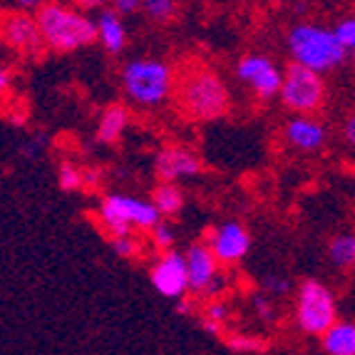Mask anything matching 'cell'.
Returning <instances> with one entry per match:
<instances>
[{
    "label": "cell",
    "instance_id": "6da1fadb",
    "mask_svg": "<svg viewBox=\"0 0 355 355\" xmlns=\"http://www.w3.org/2000/svg\"><path fill=\"white\" fill-rule=\"evenodd\" d=\"M172 102L189 122H216L229 112V89L209 62L187 58L174 70Z\"/></svg>",
    "mask_w": 355,
    "mask_h": 355
},
{
    "label": "cell",
    "instance_id": "7a4b0ae2",
    "mask_svg": "<svg viewBox=\"0 0 355 355\" xmlns=\"http://www.w3.org/2000/svg\"><path fill=\"white\" fill-rule=\"evenodd\" d=\"M37 23L48 48L55 53H75L92 45L97 37V23L83 12L65 8L62 3H42L37 8Z\"/></svg>",
    "mask_w": 355,
    "mask_h": 355
},
{
    "label": "cell",
    "instance_id": "3957f363",
    "mask_svg": "<svg viewBox=\"0 0 355 355\" xmlns=\"http://www.w3.org/2000/svg\"><path fill=\"white\" fill-rule=\"evenodd\" d=\"M286 45H288L291 60L318 72H328L338 67L348 55V50L340 45L333 30L320 28L315 23H301L296 28H291Z\"/></svg>",
    "mask_w": 355,
    "mask_h": 355
},
{
    "label": "cell",
    "instance_id": "277c9868",
    "mask_svg": "<svg viewBox=\"0 0 355 355\" xmlns=\"http://www.w3.org/2000/svg\"><path fill=\"white\" fill-rule=\"evenodd\" d=\"M122 85L135 105L139 107H159L172 97L174 72L172 67L154 58L130 60L122 70Z\"/></svg>",
    "mask_w": 355,
    "mask_h": 355
},
{
    "label": "cell",
    "instance_id": "5b68a950",
    "mask_svg": "<svg viewBox=\"0 0 355 355\" xmlns=\"http://www.w3.org/2000/svg\"><path fill=\"white\" fill-rule=\"evenodd\" d=\"M97 221L110 239L132 234V229L152 231L162 221V211L154 202H144L127 194H107L97 209Z\"/></svg>",
    "mask_w": 355,
    "mask_h": 355
},
{
    "label": "cell",
    "instance_id": "8992f818",
    "mask_svg": "<svg viewBox=\"0 0 355 355\" xmlns=\"http://www.w3.org/2000/svg\"><path fill=\"white\" fill-rule=\"evenodd\" d=\"M323 72L311 70L301 62H291L284 72V85H281V102L286 110L293 114H315L326 102V83Z\"/></svg>",
    "mask_w": 355,
    "mask_h": 355
},
{
    "label": "cell",
    "instance_id": "52a82bcc",
    "mask_svg": "<svg viewBox=\"0 0 355 355\" xmlns=\"http://www.w3.org/2000/svg\"><path fill=\"white\" fill-rule=\"evenodd\" d=\"M336 298L320 281H303L296 296V323L306 336H323L336 323Z\"/></svg>",
    "mask_w": 355,
    "mask_h": 355
},
{
    "label": "cell",
    "instance_id": "ba28073f",
    "mask_svg": "<svg viewBox=\"0 0 355 355\" xmlns=\"http://www.w3.org/2000/svg\"><path fill=\"white\" fill-rule=\"evenodd\" d=\"M3 40L12 53L30 60H40L45 50H50L40 23H37V15H30V10H23V8L3 12Z\"/></svg>",
    "mask_w": 355,
    "mask_h": 355
},
{
    "label": "cell",
    "instance_id": "9c48e42d",
    "mask_svg": "<svg viewBox=\"0 0 355 355\" xmlns=\"http://www.w3.org/2000/svg\"><path fill=\"white\" fill-rule=\"evenodd\" d=\"M149 281H152L154 291L164 298H179L189 291V268H187V256L179 251L169 249L162 251V256L157 259V263L149 271Z\"/></svg>",
    "mask_w": 355,
    "mask_h": 355
},
{
    "label": "cell",
    "instance_id": "30bf717a",
    "mask_svg": "<svg viewBox=\"0 0 355 355\" xmlns=\"http://www.w3.org/2000/svg\"><path fill=\"white\" fill-rule=\"evenodd\" d=\"M236 75L241 83H246L261 100H271L281 92L284 85V72L273 65L266 55H246L239 60Z\"/></svg>",
    "mask_w": 355,
    "mask_h": 355
},
{
    "label": "cell",
    "instance_id": "8fae6325",
    "mask_svg": "<svg viewBox=\"0 0 355 355\" xmlns=\"http://www.w3.org/2000/svg\"><path fill=\"white\" fill-rule=\"evenodd\" d=\"M207 243L211 246L214 256L219 259L221 266H231V263H239L243 256L249 254L251 236L241 221L229 219L209 231Z\"/></svg>",
    "mask_w": 355,
    "mask_h": 355
},
{
    "label": "cell",
    "instance_id": "7c38bea8",
    "mask_svg": "<svg viewBox=\"0 0 355 355\" xmlns=\"http://www.w3.org/2000/svg\"><path fill=\"white\" fill-rule=\"evenodd\" d=\"M154 172L159 182H179L202 172V159L184 147H164L154 159Z\"/></svg>",
    "mask_w": 355,
    "mask_h": 355
},
{
    "label": "cell",
    "instance_id": "4fadbf2b",
    "mask_svg": "<svg viewBox=\"0 0 355 355\" xmlns=\"http://www.w3.org/2000/svg\"><path fill=\"white\" fill-rule=\"evenodd\" d=\"M284 139L296 152H318L326 144V127L313 114H296L286 122Z\"/></svg>",
    "mask_w": 355,
    "mask_h": 355
},
{
    "label": "cell",
    "instance_id": "5bb4252c",
    "mask_svg": "<svg viewBox=\"0 0 355 355\" xmlns=\"http://www.w3.org/2000/svg\"><path fill=\"white\" fill-rule=\"evenodd\" d=\"M184 256H187V268H189V291L207 293V288L219 273V259L214 256L209 243H191Z\"/></svg>",
    "mask_w": 355,
    "mask_h": 355
},
{
    "label": "cell",
    "instance_id": "9a60e30c",
    "mask_svg": "<svg viewBox=\"0 0 355 355\" xmlns=\"http://www.w3.org/2000/svg\"><path fill=\"white\" fill-rule=\"evenodd\" d=\"M97 40L102 42V48L107 53H122L127 45V30L122 25V18H119V12L114 10H102L100 18H97Z\"/></svg>",
    "mask_w": 355,
    "mask_h": 355
},
{
    "label": "cell",
    "instance_id": "2e32d148",
    "mask_svg": "<svg viewBox=\"0 0 355 355\" xmlns=\"http://www.w3.org/2000/svg\"><path fill=\"white\" fill-rule=\"evenodd\" d=\"M130 125V110L125 105H110L102 112L100 125H97V142L100 144H114L119 142L122 132Z\"/></svg>",
    "mask_w": 355,
    "mask_h": 355
},
{
    "label": "cell",
    "instance_id": "e0dca14e",
    "mask_svg": "<svg viewBox=\"0 0 355 355\" xmlns=\"http://www.w3.org/2000/svg\"><path fill=\"white\" fill-rule=\"evenodd\" d=\"M323 350L331 355H355V323L350 320H336L323 336H320Z\"/></svg>",
    "mask_w": 355,
    "mask_h": 355
},
{
    "label": "cell",
    "instance_id": "ac0fdd59",
    "mask_svg": "<svg viewBox=\"0 0 355 355\" xmlns=\"http://www.w3.org/2000/svg\"><path fill=\"white\" fill-rule=\"evenodd\" d=\"M152 202L162 211V216H174L184 207V191L174 182H159L152 194Z\"/></svg>",
    "mask_w": 355,
    "mask_h": 355
},
{
    "label": "cell",
    "instance_id": "d6986e66",
    "mask_svg": "<svg viewBox=\"0 0 355 355\" xmlns=\"http://www.w3.org/2000/svg\"><path fill=\"white\" fill-rule=\"evenodd\" d=\"M328 256L338 268H355V234H338L328 243Z\"/></svg>",
    "mask_w": 355,
    "mask_h": 355
},
{
    "label": "cell",
    "instance_id": "ffe728a7",
    "mask_svg": "<svg viewBox=\"0 0 355 355\" xmlns=\"http://www.w3.org/2000/svg\"><path fill=\"white\" fill-rule=\"evenodd\" d=\"M58 184L62 191H80L85 189V169H80L72 162H62L58 169Z\"/></svg>",
    "mask_w": 355,
    "mask_h": 355
},
{
    "label": "cell",
    "instance_id": "44dd1931",
    "mask_svg": "<svg viewBox=\"0 0 355 355\" xmlns=\"http://www.w3.org/2000/svg\"><path fill=\"white\" fill-rule=\"evenodd\" d=\"M142 12L152 23H169L177 12V0H142Z\"/></svg>",
    "mask_w": 355,
    "mask_h": 355
},
{
    "label": "cell",
    "instance_id": "7402d4cb",
    "mask_svg": "<svg viewBox=\"0 0 355 355\" xmlns=\"http://www.w3.org/2000/svg\"><path fill=\"white\" fill-rule=\"evenodd\" d=\"M226 348L234 350V353H263L266 345H263V340L251 336H229L226 338Z\"/></svg>",
    "mask_w": 355,
    "mask_h": 355
},
{
    "label": "cell",
    "instance_id": "603a6c76",
    "mask_svg": "<svg viewBox=\"0 0 355 355\" xmlns=\"http://www.w3.org/2000/svg\"><path fill=\"white\" fill-rule=\"evenodd\" d=\"M110 246L117 256L122 259H135L139 254V239L132 236V234H122V236H112L110 239Z\"/></svg>",
    "mask_w": 355,
    "mask_h": 355
},
{
    "label": "cell",
    "instance_id": "cb8c5ba5",
    "mask_svg": "<svg viewBox=\"0 0 355 355\" xmlns=\"http://www.w3.org/2000/svg\"><path fill=\"white\" fill-rule=\"evenodd\" d=\"M149 239H152V246L159 251H169L174 246V229L166 221H159L149 231Z\"/></svg>",
    "mask_w": 355,
    "mask_h": 355
},
{
    "label": "cell",
    "instance_id": "d4e9b609",
    "mask_svg": "<svg viewBox=\"0 0 355 355\" xmlns=\"http://www.w3.org/2000/svg\"><path fill=\"white\" fill-rule=\"evenodd\" d=\"M333 33H336V37L340 40V45H343L348 53H355V15L353 18L340 20V23L333 28Z\"/></svg>",
    "mask_w": 355,
    "mask_h": 355
},
{
    "label": "cell",
    "instance_id": "484cf974",
    "mask_svg": "<svg viewBox=\"0 0 355 355\" xmlns=\"http://www.w3.org/2000/svg\"><path fill=\"white\" fill-rule=\"evenodd\" d=\"M226 318H229V306H226L224 301H219V298H214V301L207 306V320H211V323H219V326H224Z\"/></svg>",
    "mask_w": 355,
    "mask_h": 355
},
{
    "label": "cell",
    "instance_id": "4316f807",
    "mask_svg": "<svg viewBox=\"0 0 355 355\" xmlns=\"http://www.w3.org/2000/svg\"><path fill=\"white\" fill-rule=\"evenodd\" d=\"M110 3L119 15H132V12L142 10V0H110Z\"/></svg>",
    "mask_w": 355,
    "mask_h": 355
},
{
    "label": "cell",
    "instance_id": "83f0119b",
    "mask_svg": "<svg viewBox=\"0 0 355 355\" xmlns=\"http://www.w3.org/2000/svg\"><path fill=\"white\" fill-rule=\"evenodd\" d=\"M263 286H266V291H271V293H279V296L288 293V288H291V284L286 279H273V276H268Z\"/></svg>",
    "mask_w": 355,
    "mask_h": 355
},
{
    "label": "cell",
    "instance_id": "f1b7e54d",
    "mask_svg": "<svg viewBox=\"0 0 355 355\" xmlns=\"http://www.w3.org/2000/svg\"><path fill=\"white\" fill-rule=\"evenodd\" d=\"M343 139H345V144L355 147V114H350L343 122Z\"/></svg>",
    "mask_w": 355,
    "mask_h": 355
},
{
    "label": "cell",
    "instance_id": "f546056e",
    "mask_svg": "<svg viewBox=\"0 0 355 355\" xmlns=\"http://www.w3.org/2000/svg\"><path fill=\"white\" fill-rule=\"evenodd\" d=\"M100 187V172H92V169H85V189L95 191Z\"/></svg>",
    "mask_w": 355,
    "mask_h": 355
},
{
    "label": "cell",
    "instance_id": "4dcf8cb0",
    "mask_svg": "<svg viewBox=\"0 0 355 355\" xmlns=\"http://www.w3.org/2000/svg\"><path fill=\"white\" fill-rule=\"evenodd\" d=\"M256 311H259L261 320H271L273 318V311H271V306H268L266 298H256Z\"/></svg>",
    "mask_w": 355,
    "mask_h": 355
},
{
    "label": "cell",
    "instance_id": "1f68e13d",
    "mask_svg": "<svg viewBox=\"0 0 355 355\" xmlns=\"http://www.w3.org/2000/svg\"><path fill=\"white\" fill-rule=\"evenodd\" d=\"M224 286H226V279L221 276V273H216V279L211 281V286L207 288V293L209 296H219L221 291H224Z\"/></svg>",
    "mask_w": 355,
    "mask_h": 355
},
{
    "label": "cell",
    "instance_id": "d6a6232c",
    "mask_svg": "<svg viewBox=\"0 0 355 355\" xmlns=\"http://www.w3.org/2000/svg\"><path fill=\"white\" fill-rule=\"evenodd\" d=\"M0 87H3V95H8V89H10V67L3 65L0 70Z\"/></svg>",
    "mask_w": 355,
    "mask_h": 355
},
{
    "label": "cell",
    "instance_id": "836d02e7",
    "mask_svg": "<svg viewBox=\"0 0 355 355\" xmlns=\"http://www.w3.org/2000/svg\"><path fill=\"white\" fill-rule=\"evenodd\" d=\"M105 3H110V0H75V6L85 8V10H92V8H100V6H105Z\"/></svg>",
    "mask_w": 355,
    "mask_h": 355
},
{
    "label": "cell",
    "instance_id": "e575fe53",
    "mask_svg": "<svg viewBox=\"0 0 355 355\" xmlns=\"http://www.w3.org/2000/svg\"><path fill=\"white\" fill-rule=\"evenodd\" d=\"M15 3H18V8H23V10H37L45 0H15Z\"/></svg>",
    "mask_w": 355,
    "mask_h": 355
}]
</instances>
